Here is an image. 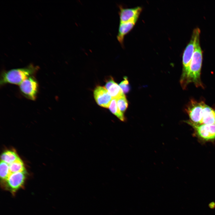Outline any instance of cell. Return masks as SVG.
<instances>
[{
  "label": "cell",
  "mask_w": 215,
  "mask_h": 215,
  "mask_svg": "<svg viewBox=\"0 0 215 215\" xmlns=\"http://www.w3.org/2000/svg\"><path fill=\"white\" fill-rule=\"evenodd\" d=\"M199 36L197 39L194 51L190 64L188 74L183 81L181 83L185 88L187 85L193 82L196 86H202L200 74L202 60V53L199 43Z\"/></svg>",
  "instance_id": "6da1fadb"
},
{
  "label": "cell",
  "mask_w": 215,
  "mask_h": 215,
  "mask_svg": "<svg viewBox=\"0 0 215 215\" xmlns=\"http://www.w3.org/2000/svg\"><path fill=\"white\" fill-rule=\"evenodd\" d=\"M38 69V67L30 64L25 67L3 71L1 74L0 85L11 84L19 85L25 79L32 76Z\"/></svg>",
  "instance_id": "7a4b0ae2"
},
{
  "label": "cell",
  "mask_w": 215,
  "mask_h": 215,
  "mask_svg": "<svg viewBox=\"0 0 215 215\" xmlns=\"http://www.w3.org/2000/svg\"><path fill=\"white\" fill-rule=\"evenodd\" d=\"M200 30L198 28L194 30L191 38L185 47L182 56L183 70L180 80V83L185 79L188 71L189 67L195 48L197 38L199 36Z\"/></svg>",
  "instance_id": "3957f363"
},
{
  "label": "cell",
  "mask_w": 215,
  "mask_h": 215,
  "mask_svg": "<svg viewBox=\"0 0 215 215\" xmlns=\"http://www.w3.org/2000/svg\"><path fill=\"white\" fill-rule=\"evenodd\" d=\"M194 129V135L202 142L215 140V124L211 125H197L190 121H185Z\"/></svg>",
  "instance_id": "277c9868"
},
{
  "label": "cell",
  "mask_w": 215,
  "mask_h": 215,
  "mask_svg": "<svg viewBox=\"0 0 215 215\" xmlns=\"http://www.w3.org/2000/svg\"><path fill=\"white\" fill-rule=\"evenodd\" d=\"M26 179L25 172L11 173L2 188L14 195L18 191L23 187Z\"/></svg>",
  "instance_id": "5b68a950"
},
{
  "label": "cell",
  "mask_w": 215,
  "mask_h": 215,
  "mask_svg": "<svg viewBox=\"0 0 215 215\" xmlns=\"http://www.w3.org/2000/svg\"><path fill=\"white\" fill-rule=\"evenodd\" d=\"M22 94L26 98L33 100L36 99L38 89L36 79L31 76L24 80L19 85Z\"/></svg>",
  "instance_id": "8992f818"
},
{
  "label": "cell",
  "mask_w": 215,
  "mask_h": 215,
  "mask_svg": "<svg viewBox=\"0 0 215 215\" xmlns=\"http://www.w3.org/2000/svg\"><path fill=\"white\" fill-rule=\"evenodd\" d=\"M205 104L203 102L191 101L186 109L190 118L189 121L196 124H201L203 110Z\"/></svg>",
  "instance_id": "52a82bcc"
},
{
  "label": "cell",
  "mask_w": 215,
  "mask_h": 215,
  "mask_svg": "<svg viewBox=\"0 0 215 215\" xmlns=\"http://www.w3.org/2000/svg\"><path fill=\"white\" fill-rule=\"evenodd\" d=\"M94 98L97 103L100 106L108 108L113 98L105 88L97 86L93 91Z\"/></svg>",
  "instance_id": "ba28073f"
},
{
  "label": "cell",
  "mask_w": 215,
  "mask_h": 215,
  "mask_svg": "<svg viewBox=\"0 0 215 215\" xmlns=\"http://www.w3.org/2000/svg\"><path fill=\"white\" fill-rule=\"evenodd\" d=\"M119 8L120 23L137 21L142 10V7L139 6L128 8L120 6Z\"/></svg>",
  "instance_id": "9c48e42d"
},
{
  "label": "cell",
  "mask_w": 215,
  "mask_h": 215,
  "mask_svg": "<svg viewBox=\"0 0 215 215\" xmlns=\"http://www.w3.org/2000/svg\"><path fill=\"white\" fill-rule=\"evenodd\" d=\"M137 21L120 23L117 39L122 47L124 46L125 36L133 28Z\"/></svg>",
  "instance_id": "30bf717a"
},
{
  "label": "cell",
  "mask_w": 215,
  "mask_h": 215,
  "mask_svg": "<svg viewBox=\"0 0 215 215\" xmlns=\"http://www.w3.org/2000/svg\"><path fill=\"white\" fill-rule=\"evenodd\" d=\"M105 87L113 98L117 99L124 93L119 85L112 77L107 80Z\"/></svg>",
  "instance_id": "8fae6325"
},
{
  "label": "cell",
  "mask_w": 215,
  "mask_h": 215,
  "mask_svg": "<svg viewBox=\"0 0 215 215\" xmlns=\"http://www.w3.org/2000/svg\"><path fill=\"white\" fill-rule=\"evenodd\" d=\"M215 124V110L205 104L203 110L200 125H211Z\"/></svg>",
  "instance_id": "7c38bea8"
},
{
  "label": "cell",
  "mask_w": 215,
  "mask_h": 215,
  "mask_svg": "<svg viewBox=\"0 0 215 215\" xmlns=\"http://www.w3.org/2000/svg\"><path fill=\"white\" fill-rule=\"evenodd\" d=\"M19 157L14 150H7L1 154V158L2 161L8 164L14 162Z\"/></svg>",
  "instance_id": "4fadbf2b"
},
{
  "label": "cell",
  "mask_w": 215,
  "mask_h": 215,
  "mask_svg": "<svg viewBox=\"0 0 215 215\" xmlns=\"http://www.w3.org/2000/svg\"><path fill=\"white\" fill-rule=\"evenodd\" d=\"M11 173L9 164L1 161L0 164V176L2 182V186Z\"/></svg>",
  "instance_id": "5bb4252c"
},
{
  "label": "cell",
  "mask_w": 215,
  "mask_h": 215,
  "mask_svg": "<svg viewBox=\"0 0 215 215\" xmlns=\"http://www.w3.org/2000/svg\"><path fill=\"white\" fill-rule=\"evenodd\" d=\"M110 111L122 121H125V118L124 114L119 109L117 104L116 98L112 100L108 108Z\"/></svg>",
  "instance_id": "9a60e30c"
},
{
  "label": "cell",
  "mask_w": 215,
  "mask_h": 215,
  "mask_svg": "<svg viewBox=\"0 0 215 215\" xmlns=\"http://www.w3.org/2000/svg\"><path fill=\"white\" fill-rule=\"evenodd\" d=\"M9 165L11 173L25 172L24 164L20 158Z\"/></svg>",
  "instance_id": "2e32d148"
},
{
  "label": "cell",
  "mask_w": 215,
  "mask_h": 215,
  "mask_svg": "<svg viewBox=\"0 0 215 215\" xmlns=\"http://www.w3.org/2000/svg\"><path fill=\"white\" fill-rule=\"evenodd\" d=\"M116 99L117 106L120 111L124 114L128 105L126 97L123 93Z\"/></svg>",
  "instance_id": "e0dca14e"
},
{
  "label": "cell",
  "mask_w": 215,
  "mask_h": 215,
  "mask_svg": "<svg viewBox=\"0 0 215 215\" xmlns=\"http://www.w3.org/2000/svg\"><path fill=\"white\" fill-rule=\"evenodd\" d=\"M119 85L124 93H127L130 90V87L127 77H124V80L119 84Z\"/></svg>",
  "instance_id": "ac0fdd59"
}]
</instances>
